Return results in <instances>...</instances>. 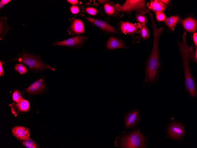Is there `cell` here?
<instances>
[{
	"mask_svg": "<svg viewBox=\"0 0 197 148\" xmlns=\"http://www.w3.org/2000/svg\"><path fill=\"white\" fill-rule=\"evenodd\" d=\"M148 14L151 19L153 30V40L152 50L147 62L145 81H147L148 80L151 82L155 79L160 66L158 43L159 38L163 27L157 28L152 13L149 12Z\"/></svg>",
	"mask_w": 197,
	"mask_h": 148,
	"instance_id": "6da1fadb",
	"label": "cell"
},
{
	"mask_svg": "<svg viewBox=\"0 0 197 148\" xmlns=\"http://www.w3.org/2000/svg\"><path fill=\"white\" fill-rule=\"evenodd\" d=\"M186 35V32L183 31V41L181 43L178 42V45L183 63L186 88L190 95L193 97L196 95V86L191 73L189 59L191 58L194 59V53L192 46H190L187 44Z\"/></svg>",
	"mask_w": 197,
	"mask_h": 148,
	"instance_id": "7a4b0ae2",
	"label": "cell"
},
{
	"mask_svg": "<svg viewBox=\"0 0 197 148\" xmlns=\"http://www.w3.org/2000/svg\"><path fill=\"white\" fill-rule=\"evenodd\" d=\"M18 56L11 60L17 61L27 65L31 69L41 71L49 69L53 71L55 69L52 66L47 64L42 61L40 57L27 52L25 50L17 54Z\"/></svg>",
	"mask_w": 197,
	"mask_h": 148,
	"instance_id": "3957f363",
	"label": "cell"
},
{
	"mask_svg": "<svg viewBox=\"0 0 197 148\" xmlns=\"http://www.w3.org/2000/svg\"><path fill=\"white\" fill-rule=\"evenodd\" d=\"M115 7L117 11L123 14H130L134 12L144 14L150 10L147 7L146 1L143 0H126L122 5L117 4L115 5Z\"/></svg>",
	"mask_w": 197,
	"mask_h": 148,
	"instance_id": "277c9868",
	"label": "cell"
},
{
	"mask_svg": "<svg viewBox=\"0 0 197 148\" xmlns=\"http://www.w3.org/2000/svg\"><path fill=\"white\" fill-rule=\"evenodd\" d=\"M120 143V145L122 148H143L145 139L141 132L135 131L122 137Z\"/></svg>",
	"mask_w": 197,
	"mask_h": 148,
	"instance_id": "5b68a950",
	"label": "cell"
},
{
	"mask_svg": "<svg viewBox=\"0 0 197 148\" xmlns=\"http://www.w3.org/2000/svg\"><path fill=\"white\" fill-rule=\"evenodd\" d=\"M88 38L87 37L84 35H76L64 40L56 42L52 45L78 47L81 46Z\"/></svg>",
	"mask_w": 197,
	"mask_h": 148,
	"instance_id": "8992f818",
	"label": "cell"
},
{
	"mask_svg": "<svg viewBox=\"0 0 197 148\" xmlns=\"http://www.w3.org/2000/svg\"><path fill=\"white\" fill-rule=\"evenodd\" d=\"M101 4L104 14L110 17H116L118 18L122 17L124 14L118 11L115 8V5L111 0H98Z\"/></svg>",
	"mask_w": 197,
	"mask_h": 148,
	"instance_id": "52a82bcc",
	"label": "cell"
},
{
	"mask_svg": "<svg viewBox=\"0 0 197 148\" xmlns=\"http://www.w3.org/2000/svg\"><path fill=\"white\" fill-rule=\"evenodd\" d=\"M85 18L96 27L106 32L116 34L119 33V30L104 20L90 17H85Z\"/></svg>",
	"mask_w": 197,
	"mask_h": 148,
	"instance_id": "ba28073f",
	"label": "cell"
},
{
	"mask_svg": "<svg viewBox=\"0 0 197 148\" xmlns=\"http://www.w3.org/2000/svg\"><path fill=\"white\" fill-rule=\"evenodd\" d=\"M141 25L139 23L134 24L127 21H121L119 23L118 26L119 29L123 33L130 34L139 33Z\"/></svg>",
	"mask_w": 197,
	"mask_h": 148,
	"instance_id": "9c48e42d",
	"label": "cell"
},
{
	"mask_svg": "<svg viewBox=\"0 0 197 148\" xmlns=\"http://www.w3.org/2000/svg\"><path fill=\"white\" fill-rule=\"evenodd\" d=\"M45 77L44 76L35 81L22 92L30 95L42 92L45 89Z\"/></svg>",
	"mask_w": 197,
	"mask_h": 148,
	"instance_id": "30bf717a",
	"label": "cell"
},
{
	"mask_svg": "<svg viewBox=\"0 0 197 148\" xmlns=\"http://www.w3.org/2000/svg\"><path fill=\"white\" fill-rule=\"evenodd\" d=\"M185 130L183 126L178 123H174L168 127V132L172 138L177 140L181 139L185 134Z\"/></svg>",
	"mask_w": 197,
	"mask_h": 148,
	"instance_id": "8fae6325",
	"label": "cell"
},
{
	"mask_svg": "<svg viewBox=\"0 0 197 148\" xmlns=\"http://www.w3.org/2000/svg\"><path fill=\"white\" fill-rule=\"evenodd\" d=\"M9 105L11 107L12 113L15 117L19 113L23 114L24 113H26L30 108L29 102L28 100L24 99L16 104L13 102L9 104Z\"/></svg>",
	"mask_w": 197,
	"mask_h": 148,
	"instance_id": "7c38bea8",
	"label": "cell"
},
{
	"mask_svg": "<svg viewBox=\"0 0 197 148\" xmlns=\"http://www.w3.org/2000/svg\"><path fill=\"white\" fill-rule=\"evenodd\" d=\"M13 135L19 140H24L29 137L30 131L28 128L20 126H16L12 130Z\"/></svg>",
	"mask_w": 197,
	"mask_h": 148,
	"instance_id": "4fadbf2b",
	"label": "cell"
},
{
	"mask_svg": "<svg viewBox=\"0 0 197 148\" xmlns=\"http://www.w3.org/2000/svg\"><path fill=\"white\" fill-rule=\"evenodd\" d=\"M106 47L108 50L128 48L122 40L113 36L111 37L108 39Z\"/></svg>",
	"mask_w": 197,
	"mask_h": 148,
	"instance_id": "5bb4252c",
	"label": "cell"
},
{
	"mask_svg": "<svg viewBox=\"0 0 197 148\" xmlns=\"http://www.w3.org/2000/svg\"><path fill=\"white\" fill-rule=\"evenodd\" d=\"M139 118V113L137 110L128 113L125 118V127L129 128L134 127L138 121Z\"/></svg>",
	"mask_w": 197,
	"mask_h": 148,
	"instance_id": "9a60e30c",
	"label": "cell"
},
{
	"mask_svg": "<svg viewBox=\"0 0 197 148\" xmlns=\"http://www.w3.org/2000/svg\"><path fill=\"white\" fill-rule=\"evenodd\" d=\"M182 24L185 29L189 32H193L196 30L197 21L192 18L188 17L183 20Z\"/></svg>",
	"mask_w": 197,
	"mask_h": 148,
	"instance_id": "2e32d148",
	"label": "cell"
},
{
	"mask_svg": "<svg viewBox=\"0 0 197 148\" xmlns=\"http://www.w3.org/2000/svg\"><path fill=\"white\" fill-rule=\"evenodd\" d=\"M148 8L150 9L156 13L162 12L164 10L166 6L160 0H152L147 3Z\"/></svg>",
	"mask_w": 197,
	"mask_h": 148,
	"instance_id": "e0dca14e",
	"label": "cell"
},
{
	"mask_svg": "<svg viewBox=\"0 0 197 148\" xmlns=\"http://www.w3.org/2000/svg\"><path fill=\"white\" fill-rule=\"evenodd\" d=\"M71 30L74 33L80 34L83 33L84 31V26L81 19H74L70 26Z\"/></svg>",
	"mask_w": 197,
	"mask_h": 148,
	"instance_id": "ac0fdd59",
	"label": "cell"
},
{
	"mask_svg": "<svg viewBox=\"0 0 197 148\" xmlns=\"http://www.w3.org/2000/svg\"><path fill=\"white\" fill-rule=\"evenodd\" d=\"M179 19V17L177 15L171 16L166 19L164 20V22L173 32L175 27Z\"/></svg>",
	"mask_w": 197,
	"mask_h": 148,
	"instance_id": "d6986e66",
	"label": "cell"
},
{
	"mask_svg": "<svg viewBox=\"0 0 197 148\" xmlns=\"http://www.w3.org/2000/svg\"><path fill=\"white\" fill-rule=\"evenodd\" d=\"M6 17H2L0 18V40L2 39L3 37L7 32L9 28L7 23Z\"/></svg>",
	"mask_w": 197,
	"mask_h": 148,
	"instance_id": "ffe728a7",
	"label": "cell"
},
{
	"mask_svg": "<svg viewBox=\"0 0 197 148\" xmlns=\"http://www.w3.org/2000/svg\"><path fill=\"white\" fill-rule=\"evenodd\" d=\"M21 143L27 148H38L40 147L38 144L30 137L23 140Z\"/></svg>",
	"mask_w": 197,
	"mask_h": 148,
	"instance_id": "44dd1931",
	"label": "cell"
},
{
	"mask_svg": "<svg viewBox=\"0 0 197 148\" xmlns=\"http://www.w3.org/2000/svg\"><path fill=\"white\" fill-rule=\"evenodd\" d=\"M139 33L141 37L145 40L149 38L150 32L148 27L145 25H141Z\"/></svg>",
	"mask_w": 197,
	"mask_h": 148,
	"instance_id": "7402d4cb",
	"label": "cell"
},
{
	"mask_svg": "<svg viewBox=\"0 0 197 148\" xmlns=\"http://www.w3.org/2000/svg\"><path fill=\"white\" fill-rule=\"evenodd\" d=\"M14 69L20 74H24L28 71L27 68L21 63L16 64L14 67Z\"/></svg>",
	"mask_w": 197,
	"mask_h": 148,
	"instance_id": "603a6c76",
	"label": "cell"
},
{
	"mask_svg": "<svg viewBox=\"0 0 197 148\" xmlns=\"http://www.w3.org/2000/svg\"><path fill=\"white\" fill-rule=\"evenodd\" d=\"M12 98L13 100L17 103L21 102L24 99L21 93L18 90L14 91L12 95Z\"/></svg>",
	"mask_w": 197,
	"mask_h": 148,
	"instance_id": "cb8c5ba5",
	"label": "cell"
},
{
	"mask_svg": "<svg viewBox=\"0 0 197 148\" xmlns=\"http://www.w3.org/2000/svg\"><path fill=\"white\" fill-rule=\"evenodd\" d=\"M136 19L138 23L145 25L147 22V16L143 14H138L136 15Z\"/></svg>",
	"mask_w": 197,
	"mask_h": 148,
	"instance_id": "d4e9b609",
	"label": "cell"
},
{
	"mask_svg": "<svg viewBox=\"0 0 197 148\" xmlns=\"http://www.w3.org/2000/svg\"><path fill=\"white\" fill-rule=\"evenodd\" d=\"M85 11L87 13L93 16L97 14L98 12L96 8L93 6H89L86 7Z\"/></svg>",
	"mask_w": 197,
	"mask_h": 148,
	"instance_id": "484cf974",
	"label": "cell"
},
{
	"mask_svg": "<svg viewBox=\"0 0 197 148\" xmlns=\"http://www.w3.org/2000/svg\"><path fill=\"white\" fill-rule=\"evenodd\" d=\"M156 17L158 21H162L166 19V17L162 11L156 13Z\"/></svg>",
	"mask_w": 197,
	"mask_h": 148,
	"instance_id": "4316f807",
	"label": "cell"
},
{
	"mask_svg": "<svg viewBox=\"0 0 197 148\" xmlns=\"http://www.w3.org/2000/svg\"><path fill=\"white\" fill-rule=\"evenodd\" d=\"M70 12L72 13L73 14H76L78 13L79 12V7L76 6H73L70 8Z\"/></svg>",
	"mask_w": 197,
	"mask_h": 148,
	"instance_id": "83f0119b",
	"label": "cell"
},
{
	"mask_svg": "<svg viewBox=\"0 0 197 148\" xmlns=\"http://www.w3.org/2000/svg\"><path fill=\"white\" fill-rule=\"evenodd\" d=\"M4 62H3L2 60H0V76H3L4 73V72L3 69V65L4 64Z\"/></svg>",
	"mask_w": 197,
	"mask_h": 148,
	"instance_id": "f1b7e54d",
	"label": "cell"
},
{
	"mask_svg": "<svg viewBox=\"0 0 197 148\" xmlns=\"http://www.w3.org/2000/svg\"><path fill=\"white\" fill-rule=\"evenodd\" d=\"M11 0H1L0 1V9H1L6 4L9 3Z\"/></svg>",
	"mask_w": 197,
	"mask_h": 148,
	"instance_id": "f546056e",
	"label": "cell"
},
{
	"mask_svg": "<svg viewBox=\"0 0 197 148\" xmlns=\"http://www.w3.org/2000/svg\"><path fill=\"white\" fill-rule=\"evenodd\" d=\"M193 39L195 45L197 48V33L195 32L193 34Z\"/></svg>",
	"mask_w": 197,
	"mask_h": 148,
	"instance_id": "4dcf8cb0",
	"label": "cell"
},
{
	"mask_svg": "<svg viewBox=\"0 0 197 148\" xmlns=\"http://www.w3.org/2000/svg\"><path fill=\"white\" fill-rule=\"evenodd\" d=\"M67 1L71 4L75 5L77 4L78 2V0H68Z\"/></svg>",
	"mask_w": 197,
	"mask_h": 148,
	"instance_id": "1f68e13d",
	"label": "cell"
},
{
	"mask_svg": "<svg viewBox=\"0 0 197 148\" xmlns=\"http://www.w3.org/2000/svg\"><path fill=\"white\" fill-rule=\"evenodd\" d=\"M164 5L168 4L169 2V0H160Z\"/></svg>",
	"mask_w": 197,
	"mask_h": 148,
	"instance_id": "d6a6232c",
	"label": "cell"
},
{
	"mask_svg": "<svg viewBox=\"0 0 197 148\" xmlns=\"http://www.w3.org/2000/svg\"><path fill=\"white\" fill-rule=\"evenodd\" d=\"M195 59L196 61H197V48H196V52L195 55Z\"/></svg>",
	"mask_w": 197,
	"mask_h": 148,
	"instance_id": "836d02e7",
	"label": "cell"
}]
</instances>
